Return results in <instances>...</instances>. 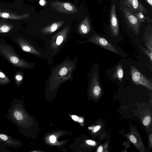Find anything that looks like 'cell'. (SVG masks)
Here are the masks:
<instances>
[{"mask_svg": "<svg viewBox=\"0 0 152 152\" xmlns=\"http://www.w3.org/2000/svg\"><path fill=\"white\" fill-rule=\"evenodd\" d=\"M0 53L15 66L22 68L28 66L29 64L21 58L11 48L7 45H0Z\"/></svg>", "mask_w": 152, "mask_h": 152, "instance_id": "1", "label": "cell"}, {"mask_svg": "<svg viewBox=\"0 0 152 152\" xmlns=\"http://www.w3.org/2000/svg\"><path fill=\"white\" fill-rule=\"evenodd\" d=\"M130 75L133 82L136 85H141L151 91L152 90L151 83L136 67L131 66Z\"/></svg>", "mask_w": 152, "mask_h": 152, "instance_id": "2", "label": "cell"}, {"mask_svg": "<svg viewBox=\"0 0 152 152\" xmlns=\"http://www.w3.org/2000/svg\"><path fill=\"white\" fill-rule=\"evenodd\" d=\"M126 136L139 151L145 152L146 149L143 142L135 129H132L130 132L126 134Z\"/></svg>", "mask_w": 152, "mask_h": 152, "instance_id": "3", "label": "cell"}, {"mask_svg": "<svg viewBox=\"0 0 152 152\" xmlns=\"http://www.w3.org/2000/svg\"><path fill=\"white\" fill-rule=\"evenodd\" d=\"M89 41L117 54H119L117 49L110 43L97 34L92 36L89 39Z\"/></svg>", "mask_w": 152, "mask_h": 152, "instance_id": "4", "label": "cell"}, {"mask_svg": "<svg viewBox=\"0 0 152 152\" xmlns=\"http://www.w3.org/2000/svg\"><path fill=\"white\" fill-rule=\"evenodd\" d=\"M91 91L93 98L95 99H98L102 95V89L97 72L94 73L92 77Z\"/></svg>", "mask_w": 152, "mask_h": 152, "instance_id": "5", "label": "cell"}, {"mask_svg": "<svg viewBox=\"0 0 152 152\" xmlns=\"http://www.w3.org/2000/svg\"><path fill=\"white\" fill-rule=\"evenodd\" d=\"M110 22L111 33L113 36L117 37L118 33V25L115 4L112 5L111 7Z\"/></svg>", "mask_w": 152, "mask_h": 152, "instance_id": "6", "label": "cell"}, {"mask_svg": "<svg viewBox=\"0 0 152 152\" xmlns=\"http://www.w3.org/2000/svg\"><path fill=\"white\" fill-rule=\"evenodd\" d=\"M125 12L126 18L131 29L135 34L138 35L139 32L140 25L137 18L127 11H125Z\"/></svg>", "mask_w": 152, "mask_h": 152, "instance_id": "7", "label": "cell"}, {"mask_svg": "<svg viewBox=\"0 0 152 152\" xmlns=\"http://www.w3.org/2000/svg\"><path fill=\"white\" fill-rule=\"evenodd\" d=\"M16 40L23 51L31 53H37L36 50L25 39L22 38H18Z\"/></svg>", "mask_w": 152, "mask_h": 152, "instance_id": "8", "label": "cell"}, {"mask_svg": "<svg viewBox=\"0 0 152 152\" xmlns=\"http://www.w3.org/2000/svg\"><path fill=\"white\" fill-rule=\"evenodd\" d=\"M124 4L134 11H143V7L138 0H124Z\"/></svg>", "mask_w": 152, "mask_h": 152, "instance_id": "9", "label": "cell"}, {"mask_svg": "<svg viewBox=\"0 0 152 152\" xmlns=\"http://www.w3.org/2000/svg\"><path fill=\"white\" fill-rule=\"evenodd\" d=\"M124 74L123 69L122 65L119 64L115 68L113 74V77L114 79L118 78L121 81L123 77Z\"/></svg>", "mask_w": 152, "mask_h": 152, "instance_id": "10", "label": "cell"}, {"mask_svg": "<svg viewBox=\"0 0 152 152\" xmlns=\"http://www.w3.org/2000/svg\"><path fill=\"white\" fill-rule=\"evenodd\" d=\"M151 34L146 36L144 39L145 45L148 49L152 52V35Z\"/></svg>", "mask_w": 152, "mask_h": 152, "instance_id": "11", "label": "cell"}, {"mask_svg": "<svg viewBox=\"0 0 152 152\" xmlns=\"http://www.w3.org/2000/svg\"><path fill=\"white\" fill-rule=\"evenodd\" d=\"M80 29L83 34H87L90 30V26L88 22L87 21H84L80 25Z\"/></svg>", "mask_w": 152, "mask_h": 152, "instance_id": "12", "label": "cell"}, {"mask_svg": "<svg viewBox=\"0 0 152 152\" xmlns=\"http://www.w3.org/2000/svg\"><path fill=\"white\" fill-rule=\"evenodd\" d=\"M142 123L143 125L147 128L150 126L151 124V119L149 115L145 116L142 119Z\"/></svg>", "mask_w": 152, "mask_h": 152, "instance_id": "13", "label": "cell"}, {"mask_svg": "<svg viewBox=\"0 0 152 152\" xmlns=\"http://www.w3.org/2000/svg\"><path fill=\"white\" fill-rule=\"evenodd\" d=\"M10 81L9 78L0 70V83L5 84Z\"/></svg>", "mask_w": 152, "mask_h": 152, "instance_id": "14", "label": "cell"}, {"mask_svg": "<svg viewBox=\"0 0 152 152\" xmlns=\"http://www.w3.org/2000/svg\"><path fill=\"white\" fill-rule=\"evenodd\" d=\"M139 47L142 51L148 56L151 63L152 61V52L141 46H139Z\"/></svg>", "mask_w": 152, "mask_h": 152, "instance_id": "15", "label": "cell"}, {"mask_svg": "<svg viewBox=\"0 0 152 152\" xmlns=\"http://www.w3.org/2000/svg\"><path fill=\"white\" fill-rule=\"evenodd\" d=\"M10 29V27L7 25H3L0 27V33H7Z\"/></svg>", "mask_w": 152, "mask_h": 152, "instance_id": "16", "label": "cell"}, {"mask_svg": "<svg viewBox=\"0 0 152 152\" xmlns=\"http://www.w3.org/2000/svg\"><path fill=\"white\" fill-rule=\"evenodd\" d=\"M58 24L56 23L53 24L50 27L49 29V31L51 32L55 31L58 28Z\"/></svg>", "mask_w": 152, "mask_h": 152, "instance_id": "17", "label": "cell"}, {"mask_svg": "<svg viewBox=\"0 0 152 152\" xmlns=\"http://www.w3.org/2000/svg\"><path fill=\"white\" fill-rule=\"evenodd\" d=\"M14 115L15 117L17 120H20L22 118V115L21 113L18 111H16L14 112Z\"/></svg>", "mask_w": 152, "mask_h": 152, "instance_id": "18", "label": "cell"}, {"mask_svg": "<svg viewBox=\"0 0 152 152\" xmlns=\"http://www.w3.org/2000/svg\"><path fill=\"white\" fill-rule=\"evenodd\" d=\"M64 6L65 9L67 10L71 11L73 10L72 7L68 3H64Z\"/></svg>", "mask_w": 152, "mask_h": 152, "instance_id": "19", "label": "cell"}, {"mask_svg": "<svg viewBox=\"0 0 152 152\" xmlns=\"http://www.w3.org/2000/svg\"><path fill=\"white\" fill-rule=\"evenodd\" d=\"M63 37L62 36L59 35L58 36L56 40V43L58 45H60L63 42Z\"/></svg>", "mask_w": 152, "mask_h": 152, "instance_id": "20", "label": "cell"}, {"mask_svg": "<svg viewBox=\"0 0 152 152\" xmlns=\"http://www.w3.org/2000/svg\"><path fill=\"white\" fill-rule=\"evenodd\" d=\"M68 69L65 67H64L62 68L60 70L59 74L61 76H63L66 74L67 72Z\"/></svg>", "mask_w": 152, "mask_h": 152, "instance_id": "21", "label": "cell"}, {"mask_svg": "<svg viewBox=\"0 0 152 152\" xmlns=\"http://www.w3.org/2000/svg\"><path fill=\"white\" fill-rule=\"evenodd\" d=\"M15 80L17 82H20L23 80L22 76L20 74H17L15 76Z\"/></svg>", "mask_w": 152, "mask_h": 152, "instance_id": "22", "label": "cell"}, {"mask_svg": "<svg viewBox=\"0 0 152 152\" xmlns=\"http://www.w3.org/2000/svg\"><path fill=\"white\" fill-rule=\"evenodd\" d=\"M152 133L149 134L148 137V145L149 147L151 148L152 147Z\"/></svg>", "mask_w": 152, "mask_h": 152, "instance_id": "23", "label": "cell"}, {"mask_svg": "<svg viewBox=\"0 0 152 152\" xmlns=\"http://www.w3.org/2000/svg\"><path fill=\"white\" fill-rule=\"evenodd\" d=\"M49 140L51 142L54 143L56 141V138L55 136L51 135L49 137Z\"/></svg>", "mask_w": 152, "mask_h": 152, "instance_id": "24", "label": "cell"}, {"mask_svg": "<svg viewBox=\"0 0 152 152\" xmlns=\"http://www.w3.org/2000/svg\"><path fill=\"white\" fill-rule=\"evenodd\" d=\"M86 142L88 144L92 145H95L96 144L95 141L90 140H87Z\"/></svg>", "mask_w": 152, "mask_h": 152, "instance_id": "25", "label": "cell"}, {"mask_svg": "<svg viewBox=\"0 0 152 152\" xmlns=\"http://www.w3.org/2000/svg\"><path fill=\"white\" fill-rule=\"evenodd\" d=\"M1 16L3 18H7L10 17V15L7 13L4 12L2 14Z\"/></svg>", "mask_w": 152, "mask_h": 152, "instance_id": "26", "label": "cell"}, {"mask_svg": "<svg viewBox=\"0 0 152 152\" xmlns=\"http://www.w3.org/2000/svg\"><path fill=\"white\" fill-rule=\"evenodd\" d=\"M0 138L4 140H6L8 139L6 135L3 134L0 135Z\"/></svg>", "mask_w": 152, "mask_h": 152, "instance_id": "27", "label": "cell"}, {"mask_svg": "<svg viewBox=\"0 0 152 152\" xmlns=\"http://www.w3.org/2000/svg\"><path fill=\"white\" fill-rule=\"evenodd\" d=\"M137 16L139 19H142L144 18V15L142 13L140 12H139L137 14Z\"/></svg>", "mask_w": 152, "mask_h": 152, "instance_id": "28", "label": "cell"}, {"mask_svg": "<svg viewBox=\"0 0 152 152\" xmlns=\"http://www.w3.org/2000/svg\"><path fill=\"white\" fill-rule=\"evenodd\" d=\"M46 3V2L45 0H40L39 3L42 6L45 5Z\"/></svg>", "mask_w": 152, "mask_h": 152, "instance_id": "29", "label": "cell"}, {"mask_svg": "<svg viewBox=\"0 0 152 152\" xmlns=\"http://www.w3.org/2000/svg\"><path fill=\"white\" fill-rule=\"evenodd\" d=\"M103 151V147L102 146H100L98 148L96 152H102Z\"/></svg>", "mask_w": 152, "mask_h": 152, "instance_id": "30", "label": "cell"}, {"mask_svg": "<svg viewBox=\"0 0 152 152\" xmlns=\"http://www.w3.org/2000/svg\"><path fill=\"white\" fill-rule=\"evenodd\" d=\"M100 126H96L94 129L93 131L94 132H96L99 129Z\"/></svg>", "mask_w": 152, "mask_h": 152, "instance_id": "31", "label": "cell"}, {"mask_svg": "<svg viewBox=\"0 0 152 152\" xmlns=\"http://www.w3.org/2000/svg\"><path fill=\"white\" fill-rule=\"evenodd\" d=\"M72 118L75 121H77L78 120V117L75 115H73L72 116Z\"/></svg>", "mask_w": 152, "mask_h": 152, "instance_id": "32", "label": "cell"}, {"mask_svg": "<svg viewBox=\"0 0 152 152\" xmlns=\"http://www.w3.org/2000/svg\"><path fill=\"white\" fill-rule=\"evenodd\" d=\"M152 7V0H145Z\"/></svg>", "mask_w": 152, "mask_h": 152, "instance_id": "33", "label": "cell"}]
</instances>
